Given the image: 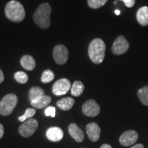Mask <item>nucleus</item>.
I'll return each instance as SVG.
<instances>
[{"mask_svg": "<svg viewBox=\"0 0 148 148\" xmlns=\"http://www.w3.org/2000/svg\"><path fill=\"white\" fill-rule=\"evenodd\" d=\"M51 8L48 3H41L34 12L33 19L38 26L42 29H47L50 26Z\"/></svg>", "mask_w": 148, "mask_h": 148, "instance_id": "1", "label": "nucleus"}, {"mask_svg": "<svg viewBox=\"0 0 148 148\" xmlns=\"http://www.w3.org/2000/svg\"><path fill=\"white\" fill-rule=\"evenodd\" d=\"M106 45L101 38H96L90 42L88 46V56L93 63L100 64L105 57Z\"/></svg>", "mask_w": 148, "mask_h": 148, "instance_id": "2", "label": "nucleus"}, {"mask_svg": "<svg viewBox=\"0 0 148 148\" xmlns=\"http://www.w3.org/2000/svg\"><path fill=\"white\" fill-rule=\"evenodd\" d=\"M5 14L6 17L13 22H21L25 16L23 5L16 0H12L5 7Z\"/></svg>", "mask_w": 148, "mask_h": 148, "instance_id": "3", "label": "nucleus"}, {"mask_svg": "<svg viewBox=\"0 0 148 148\" xmlns=\"http://www.w3.org/2000/svg\"><path fill=\"white\" fill-rule=\"evenodd\" d=\"M18 102V98L13 93H9L4 96L0 101V114L8 116L12 112Z\"/></svg>", "mask_w": 148, "mask_h": 148, "instance_id": "4", "label": "nucleus"}, {"mask_svg": "<svg viewBox=\"0 0 148 148\" xmlns=\"http://www.w3.org/2000/svg\"><path fill=\"white\" fill-rule=\"evenodd\" d=\"M38 121L35 119H29L23 122L18 127V132L23 137H29L36 132L38 128Z\"/></svg>", "mask_w": 148, "mask_h": 148, "instance_id": "5", "label": "nucleus"}, {"mask_svg": "<svg viewBox=\"0 0 148 148\" xmlns=\"http://www.w3.org/2000/svg\"><path fill=\"white\" fill-rule=\"evenodd\" d=\"M53 57L57 64H64L69 58V51L65 46L59 44L53 49Z\"/></svg>", "mask_w": 148, "mask_h": 148, "instance_id": "6", "label": "nucleus"}, {"mask_svg": "<svg viewBox=\"0 0 148 148\" xmlns=\"http://www.w3.org/2000/svg\"><path fill=\"white\" fill-rule=\"evenodd\" d=\"M129 42L123 36H119L116 38L112 46V52L115 55H121L129 49Z\"/></svg>", "mask_w": 148, "mask_h": 148, "instance_id": "7", "label": "nucleus"}, {"mask_svg": "<svg viewBox=\"0 0 148 148\" xmlns=\"http://www.w3.org/2000/svg\"><path fill=\"white\" fill-rule=\"evenodd\" d=\"M71 88V82L66 78L58 79L53 84L52 86V92L55 95H63L69 91Z\"/></svg>", "mask_w": 148, "mask_h": 148, "instance_id": "8", "label": "nucleus"}, {"mask_svg": "<svg viewBox=\"0 0 148 148\" xmlns=\"http://www.w3.org/2000/svg\"><path fill=\"white\" fill-rule=\"evenodd\" d=\"M82 110L84 115L94 117L100 112V107L94 99H89L83 104Z\"/></svg>", "mask_w": 148, "mask_h": 148, "instance_id": "9", "label": "nucleus"}, {"mask_svg": "<svg viewBox=\"0 0 148 148\" xmlns=\"http://www.w3.org/2000/svg\"><path fill=\"white\" fill-rule=\"evenodd\" d=\"M138 133L134 130H127L123 132L119 137V142L121 145L130 146L134 144L138 140Z\"/></svg>", "mask_w": 148, "mask_h": 148, "instance_id": "10", "label": "nucleus"}, {"mask_svg": "<svg viewBox=\"0 0 148 148\" xmlns=\"http://www.w3.org/2000/svg\"><path fill=\"white\" fill-rule=\"evenodd\" d=\"M86 130L89 139L92 142H96L99 139L100 137L101 129L97 123H90L86 125Z\"/></svg>", "mask_w": 148, "mask_h": 148, "instance_id": "11", "label": "nucleus"}, {"mask_svg": "<svg viewBox=\"0 0 148 148\" xmlns=\"http://www.w3.org/2000/svg\"><path fill=\"white\" fill-rule=\"evenodd\" d=\"M48 139L53 142H58L63 138V132L58 127H51L46 132Z\"/></svg>", "mask_w": 148, "mask_h": 148, "instance_id": "12", "label": "nucleus"}, {"mask_svg": "<svg viewBox=\"0 0 148 148\" xmlns=\"http://www.w3.org/2000/svg\"><path fill=\"white\" fill-rule=\"evenodd\" d=\"M69 134L77 142H82L84 139V134L82 130L77 126L75 123H71L68 127Z\"/></svg>", "mask_w": 148, "mask_h": 148, "instance_id": "13", "label": "nucleus"}, {"mask_svg": "<svg viewBox=\"0 0 148 148\" xmlns=\"http://www.w3.org/2000/svg\"><path fill=\"white\" fill-rule=\"evenodd\" d=\"M136 19L142 26L148 25V7L143 6L138 9L136 13Z\"/></svg>", "mask_w": 148, "mask_h": 148, "instance_id": "14", "label": "nucleus"}, {"mask_svg": "<svg viewBox=\"0 0 148 148\" xmlns=\"http://www.w3.org/2000/svg\"><path fill=\"white\" fill-rule=\"evenodd\" d=\"M20 63L22 67L27 71H32L36 66V62L34 58L29 55H25L21 58Z\"/></svg>", "mask_w": 148, "mask_h": 148, "instance_id": "15", "label": "nucleus"}, {"mask_svg": "<svg viewBox=\"0 0 148 148\" xmlns=\"http://www.w3.org/2000/svg\"><path fill=\"white\" fill-rule=\"evenodd\" d=\"M51 98L50 96L49 95H43L42 97H40L36 100L32 101L31 105L34 107V108H38V109H41L45 108V106H47L49 103L51 102Z\"/></svg>", "mask_w": 148, "mask_h": 148, "instance_id": "16", "label": "nucleus"}, {"mask_svg": "<svg viewBox=\"0 0 148 148\" xmlns=\"http://www.w3.org/2000/svg\"><path fill=\"white\" fill-rule=\"evenodd\" d=\"M75 103V100L71 97H64L60 99L56 102V105L58 108L63 110H69L71 109L73 104Z\"/></svg>", "mask_w": 148, "mask_h": 148, "instance_id": "17", "label": "nucleus"}, {"mask_svg": "<svg viewBox=\"0 0 148 148\" xmlns=\"http://www.w3.org/2000/svg\"><path fill=\"white\" fill-rule=\"evenodd\" d=\"M45 95V92H44L43 89L41 88L38 87V86H34V87L31 88L29 92V99L30 102L36 100L42 96Z\"/></svg>", "mask_w": 148, "mask_h": 148, "instance_id": "18", "label": "nucleus"}, {"mask_svg": "<svg viewBox=\"0 0 148 148\" xmlns=\"http://www.w3.org/2000/svg\"><path fill=\"white\" fill-rule=\"evenodd\" d=\"M84 90V85L80 81H75L72 85L71 88V95L74 97H79L82 94Z\"/></svg>", "mask_w": 148, "mask_h": 148, "instance_id": "19", "label": "nucleus"}, {"mask_svg": "<svg viewBox=\"0 0 148 148\" xmlns=\"http://www.w3.org/2000/svg\"><path fill=\"white\" fill-rule=\"evenodd\" d=\"M138 97L143 104L148 106V85L140 88L137 92Z\"/></svg>", "mask_w": 148, "mask_h": 148, "instance_id": "20", "label": "nucleus"}, {"mask_svg": "<svg viewBox=\"0 0 148 148\" xmlns=\"http://www.w3.org/2000/svg\"><path fill=\"white\" fill-rule=\"evenodd\" d=\"M54 78V73L49 69H46L42 72L41 76V82L42 83H49L51 82Z\"/></svg>", "mask_w": 148, "mask_h": 148, "instance_id": "21", "label": "nucleus"}, {"mask_svg": "<svg viewBox=\"0 0 148 148\" xmlns=\"http://www.w3.org/2000/svg\"><path fill=\"white\" fill-rule=\"evenodd\" d=\"M14 79L20 84H25L28 81V75L23 71H17L14 75Z\"/></svg>", "mask_w": 148, "mask_h": 148, "instance_id": "22", "label": "nucleus"}, {"mask_svg": "<svg viewBox=\"0 0 148 148\" xmlns=\"http://www.w3.org/2000/svg\"><path fill=\"white\" fill-rule=\"evenodd\" d=\"M108 0H88V5L92 9H97L106 4Z\"/></svg>", "mask_w": 148, "mask_h": 148, "instance_id": "23", "label": "nucleus"}, {"mask_svg": "<svg viewBox=\"0 0 148 148\" xmlns=\"http://www.w3.org/2000/svg\"><path fill=\"white\" fill-rule=\"evenodd\" d=\"M35 113H36V110L34 108H27V110H25V113H24L23 115L18 117V121L21 122H25L27 119L29 118H32L33 116L34 115Z\"/></svg>", "mask_w": 148, "mask_h": 148, "instance_id": "24", "label": "nucleus"}, {"mask_svg": "<svg viewBox=\"0 0 148 148\" xmlns=\"http://www.w3.org/2000/svg\"><path fill=\"white\" fill-rule=\"evenodd\" d=\"M45 115L47 116H50L51 117H55L56 116V108L53 106H49L45 110Z\"/></svg>", "mask_w": 148, "mask_h": 148, "instance_id": "25", "label": "nucleus"}, {"mask_svg": "<svg viewBox=\"0 0 148 148\" xmlns=\"http://www.w3.org/2000/svg\"><path fill=\"white\" fill-rule=\"evenodd\" d=\"M124 2L125 6L127 8H132L135 3V0H121Z\"/></svg>", "mask_w": 148, "mask_h": 148, "instance_id": "26", "label": "nucleus"}, {"mask_svg": "<svg viewBox=\"0 0 148 148\" xmlns=\"http://www.w3.org/2000/svg\"><path fill=\"white\" fill-rule=\"evenodd\" d=\"M3 134H4V128H3V125L0 123V139L3 137Z\"/></svg>", "mask_w": 148, "mask_h": 148, "instance_id": "27", "label": "nucleus"}, {"mask_svg": "<svg viewBox=\"0 0 148 148\" xmlns=\"http://www.w3.org/2000/svg\"><path fill=\"white\" fill-rule=\"evenodd\" d=\"M4 80V75H3V71H1V69H0V84L2 83Z\"/></svg>", "mask_w": 148, "mask_h": 148, "instance_id": "28", "label": "nucleus"}, {"mask_svg": "<svg viewBox=\"0 0 148 148\" xmlns=\"http://www.w3.org/2000/svg\"><path fill=\"white\" fill-rule=\"evenodd\" d=\"M131 148H144V146L143 144H140V143H138V144H136V145H135L134 146H132Z\"/></svg>", "mask_w": 148, "mask_h": 148, "instance_id": "29", "label": "nucleus"}, {"mask_svg": "<svg viewBox=\"0 0 148 148\" xmlns=\"http://www.w3.org/2000/svg\"><path fill=\"white\" fill-rule=\"evenodd\" d=\"M101 148H112L110 145L108 144H103V145H101Z\"/></svg>", "mask_w": 148, "mask_h": 148, "instance_id": "30", "label": "nucleus"}, {"mask_svg": "<svg viewBox=\"0 0 148 148\" xmlns=\"http://www.w3.org/2000/svg\"><path fill=\"white\" fill-rule=\"evenodd\" d=\"M114 13H115L116 15H119V14H121V11L119 10H116L115 11H114Z\"/></svg>", "mask_w": 148, "mask_h": 148, "instance_id": "31", "label": "nucleus"}]
</instances>
